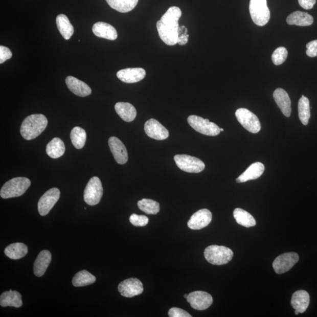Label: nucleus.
I'll return each mask as SVG.
<instances>
[{
  "label": "nucleus",
  "instance_id": "nucleus-1",
  "mask_svg": "<svg viewBox=\"0 0 317 317\" xmlns=\"http://www.w3.org/2000/svg\"><path fill=\"white\" fill-rule=\"evenodd\" d=\"M179 7H170L156 24L158 35L162 41L168 46H174L177 43L179 19L182 16Z\"/></svg>",
  "mask_w": 317,
  "mask_h": 317
},
{
  "label": "nucleus",
  "instance_id": "nucleus-2",
  "mask_svg": "<svg viewBox=\"0 0 317 317\" xmlns=\"http://www.w3.org/2000/svg\"><path fill=\"white\" fill-rule=\"evenodd\" d=\"M48 125L47 118L42 114H34L27 117L22 123L20 129L21 136L30 141L40 135Z\"/></svg>",
  "mask_w": 317,
  "mask_h": 317
},
{
  "label": "nucleus",
  "instance_id": "nucleus-3",
  "mask_svg": "<svg viewBox=\"0 0 317 317\" xmlns=\"http://www.w3.org/2000/svg\"><path fill=\"white\" fill-rule=\"evenodd\" d=\"M31 186V181L27 177H18L13 178L3 185L0 196L3 199L21 196Z\"/></svg>",
  "mask_w": 317,
  "mask_h": 317
},
{
  "label": "nucleus",
  "instance_id": "nucleus-4",
  "mask_svg": "<svg viewBox=\"0 0 317 317\" xmlns=\"http://www.w3.org/2000/svg\"><path fill=\"white\" fill-rule=\"evenodd\" d=\"M204 255L209 263L220 265L230 262L233 259V252L223 245H212L205 249Z\"/></svg>",
  "mask_w": 317,
  "mask_h": 317
},
{
  "label": "nucleus",
  "instance_id": "nucleus-5",
  "mask_svg": "<svg viewBox=\"0 0 317 317\" xmlns=\"http://www.w3.org/2000/svg\"><path fill=\"white\" fill-rule=\"evenodd\" d=\"M249 10L252 20L257 26H264L268 22L270 18V12L267 6V0H251Z\"/></svg>",
  "mask_w": 317,
  "mask_h": 317
},
{
  "label": "nucleus",
  "instance_id": "nucleus-6",
  "mask_svg": "<svg viewBox=\"0 0 317 317\" xmlns=\"http://www.w3.org/2000/svg\"><path fill=\"white\" fill-rule=\"evenodd\" d=\"M190 126L196 131L206 136L215 137L220 133V128L215 123L196 116H190L188 118Z\"/></svg>",
  "mask_w": 317,
  "mask_h": 317
},
{
  "label": "nucleus",
  "instance_id": "nucleus-7",
  "mask_svg": "<svg viewBox=\"0 0 317 317\" xmlns=\"http://www.w3.org/2000/svg\"><path fill=\"white\" fill-rule=\"evenodd\" d=\"M174 160L178 168L186 172L200 173L205 168L203 161L188 154H176L174 157Z\"/></svg>",
  "mask_w": 317,
  "mask_h": 317
},
{
  "label": "nucleus",
  "instance_id": "nucleus-8",
  "mask_svg": "<svg viewBox=\"0 0 317 317\" xmlns=\"http://www.w3.org/2000/svg\"><path fill=\"white\" fill-rule=\"evenodd\" d=\"M235 115L237 121L248 132L253 133L260 132V122L258 117L251 111L245 108H240L236 110Z\"/></svg>",
  "mask_w": 317,
  "mask_h": 317
},
{
  "label": "nucleus",
  "instance_id": "nucleus-9",
  "mask_svg": "<svg viewBox=\"0 0 317 317\" xmlns=\"http://www.w3.org/2000/svg\"><path fill=\"white\" fill-rule=\"evenodd\" d=\"M103 195V187L99 177L94 176L87 184L84 190V199L89 206H95L100 203Z\"/></svg>",
  "mask_w": 317,
  "mask_h": 317
},
{
  "label": "nucleus",
  "instance_id": "nucleus-10",
  "mask_svg": "<svg viewBox=\"0 0 317 317\" xmlns=\"http://www.w3.org/2000/svg\"><path fill=\"white\" fill-rule=\"evenodd\" d=\"M60 197L58 188H52L47 191L40 198L38 203L39 215L45 216L51 211Z\"/></svg>",
  "mask_w": 317,
  "mask_h": 317
},
{
  "label": "nucleus",
  "instance_id": "nucleus-11",
  "mask_svg": "<svg viewBox=\"0 0 317 317\" xmlns=\"http://www.w3.org/2000/svg\"><path fill=\"white\" fill-rule=\"evenodd\" d=\"M299 260V256L296 253H284L273 261V267L277 274H283L290 270Z\"/></svg>",
  "mask_w": 317,
  "mask_h": 317
},
{
  "label": "nucleus",
  "instance_id": "nucleus-12",
  "mask_svg": "<svg viewBox=\"0 0 317 317\" xmlns=\"http://www.w3.org/2000/svg\"><path fill=\"white\" fill-rule=\"evenodd\" d=\"M187 301L190 306L196 310H205L213 303L211 295L205 291H193L188 296Z\"/></svg>",
  "mask_w": 317,
  "mask_h": 317
},
{
  "label": "nucleus",
  "instance_id": "nucleus-13",
  "mask_svg": "<svg viewBox=\"0 0 317 317\" xmlns=\"http://www.w3.org/2000/svg\"><path fill=\"white\" fill-rule=\"evenodd\" d=\"M118 290L122 296L131 298L142 294L144 291V286L140 280L130 278L123 281L119 284Z\"/></svg>",
  "mask_w": 317,
  "mask_h": 317
},
{
  "label": "nucleus",
  "instance_id": "nucleus-14",
  "mask_svg": "<svg viewBox=\"0 0 317 317\" xmlns=\"http://www.w3.org/2000/svg\"><path fill=\"white\" fill-rule=\"evenodd\" d=\"M145 131L147 135L154 140H165L169 137L168 130L161 123L154 119L146 121L144 126Z\"/></svg>",
  "mask_w": 317,
  "mask_h": 317
},
{
  "label": "nucleus",
  "instance_id": "nucleus-15",
  "mask_svg": "<svg viewBox=\"0 0 317 317\" xmlns=\"http://www.w3.org/2000/svg\"><path fill=\"white\" fill-rule=\"evenodd\" d=\"M212 214L208 209L199 210L190 217L188 222V227L192 230H200L207 227L211 223Z\"/></svg>",
  "mask_w": 317,
  "mask_h": 317
},
{
  "label": "nucleus",
  "instance_id": "nucleus-16",
  "mask_svg": "<svg viewBox=\"0 0 317 317\" xmlns=\"http://www.w3.org/2000/svg\"><path fill=\"white\" fill-rule=\"evenodd\" d=\"M108 145L117 163L120 165L125 164L128 160V154L122 142L118 138L112 137L109 139Z\"/></svg>",
  "mask_w": 317,
  "mask_h": 317
},
{
  "label": "nucleus",
  "instance_id": "nucleus-17",
  "mask_svg": "<svg viewBox=\"0 0 317 317\" xmlns=\"http://www.w3.org/2000/svg\"><path fill=\"white\" fill-rule=\"evenodd\" d=\"M117 77L122 82L132 84L141 81L146 76V71L142 68H130L119 71Z\"/></svg>",
  "mask_w": 317,
  "mask_h": 317
},
{
  "label": "nucleus",
  "instance_id": "nucleus-18",
  "mask_svg": "<svg viewBox=\"0 0 317 317\" xmlns=\"http://www.w3.org/2000/svg\"><path fill=\"white\" fill-rule=\"evenodd\" d=\"M273 97L284 116L290 117L291 114V102L286 91L282 88H277L273 93Z\"/></svg>",
  "mask_w": 317,
  "mask_h": 317
},
{
  "label": "nucleus",
  "instance_id": "nucleus-19",
  "mask_svg": "<svg viewBox=\"0 0 317 317\" xmlns=\"http://www.w3.org/2000/svg\"><path fill=\"white\" fill-rule=\"evenodd\" d=\"M65 82L69 89L77 96L85 97L92 93L90 87L85 82L72 76H69L65 79Z\"/></svg>",
  "mask_w": 317,
  "mask_h": 317
},
{
  "label": "nucleus",
  "instance_id": "nucleus-20",
  "mask_svg": "<svg viewBox=\"0 0 317 317\" xmlns=\"http://www.w3.org/2000/svg\"><path fill=\"white\" fill-rule=\"evenodd\" d=\"M93 31L97 37L109 40H116L118 38L116 29L108 23L104 22L95 23L93 27Z\"/></svg>",
  "mask_w": 317,
  "mask_h": 317
},
{
  "label": "nucleus",
  "instance_id": "nucleus-21",
  "mask_svg": "<svg viewBox=\"0 0 317 317\" xmlns=\"http://www.w3.org/2000/svg\"><path fill=\"white\" fill-rule=\"evenodd\" d=\"M264 165L260 162L252 164L241 175L236 179L237 183H244L251 180L258 179L263 174Z\"/></svg>",
  "mask_w": 317,
  "mask_h": 317
},
{
  "label": "nucleus",
  "instance_id": "nucleus-22",
  "mask_svg": "<svg viewBox=\"0 0 317 317\" xmlns=\"http://www.w3.org/2000/svg\"><path fill=\"white\" fill-rule=\"evenodd\" d=\"M310 303V297L306 291H297L292 296L291 306L299 313L306 312Z\"/></svg>",
  "mask_w": 317,
  "mask_h": 317
},
{
  "label": "nucleus",
  "instance_id": "nucleus-23",
  "mask_svg": "<svg viewBox=\"0 0 317 317\" xmlns=\"http://www.w3.org/2000/svg\"><path fill=\"white\" fill-rule=\"evenodd\" d=\"M52 259V255L49 251H43L39 253L34 264V273L37 277L45 274Z\"/></svg>",
  "mask_w": 317,
  "mask_h": 317
},
{
  "label": "nucleus",
  "instance_id": "nucleus-24",
  "mask_svg": "<svg viewBox=\"0 0 317 317\" xmlns=\"http://www.w3.org/2000/svg\"><path fill=\"white\" fill-rule=\"evenodd\" d=\"M0 305L3 307H21L22 306V296L17 291L11 290L4 292L0 296Z\"/></svg>",
  "mask_w": 317,
  "mask_h": 317
},
{
  "label": "nucleus",
  "instance_id": "nucleus-25",
  "mask_svg": "<svg viewBox=\"0 0 317 317\" xmlns=\"http://www.w3.org/2000/svg\"><path fill=\"white\" fill-rule=\"evenodd\" d=\"M115 109L118 116L125 122H132L137 117V110L130 103L118 102L115 106Z\"/></svg>",
  "mask_w": 317,
  "mask_h": 317
},
{
  "label": "nucleus",
  "instance_id": "nucleus-26",
  "mask_svg": "<svg viewBox=\"0 0 317 317\" xmlns=\"http://www.w3.org/2000/svg\"><path fill=\"white\" fill-rule=\"evenodd\" d=\"M314 22V18L312 16L304 12L297 11L288 15L287 22L289 25L297 26H310Z\"/></svg>",
  "mask_w": 317,
  "mask_h": 317
},
{
  "label": "nucleus",
  "instance_id": "nucleus-27",
  "mask_svg": "<svg viewBox=\"0 0 317 317\" xmlns=\"http://www.w3.org/2000/svg\"><path fill=\"white\" fill-rule=\"evenodd\" d=\"M56 23L59 33L66 40H69L74 33V27L69 19L64 14H59L56 18Z\"/></svg>",
  "mask_w": 317,
  "mask_h": 317
},
{
  "label": "nucleus",
  "instance_id": "nucleus-28",
  "mask_svg": "<svg viewBox=\"0 0 317 317\" xmlns=\"http://www.w3.org/2000/svg\"><path fill=\"white\" fill-rule=\"evenodd\" d=\"M65 147L63 141L58 138H55L46 147V152L50 157L57 158L61 157L65 153Z\"/></svg>",
  "mask_w": 317,
  "mask_h": 317
},
{
  "label": "nucleus",
  "instance_id": "nucleus-29",
  "mask_svg": "<svg viewBox=\"0 0 317 317\" xmlns=\"http://www.w3.org/2000/svg\"><path fill=\"white\" fill-rule=\"evenodd\" d=\"M112 9L120 13H126L133 10L138 5V0H106Z\"/></svg>",
  "mask_w": 317,
  "mask_h": 317
},
{
  "label": "nucleus",
  "instance_id": "nucleus-30",
  "mask_svg": "<svg viewBox=\"0 0 317 317\" xmlns=\"http://www.w3.org/2000/svg\"><path fill=\"white\" fill-rule=\"evenodd\" d=\"M5 253L11 259L18 260L27 255L28 247L25 244L15 243L7 246L5 249Z\"/></svg>",
  "mask_w": 317,
  "mask_h": 317
},
{
  "label": "nucleus",
  "instance_id": "nucleus-31",
  "mask_svg": "<svg viewBox=\"0 0 317 317\" xmlns=\"http://www.w3.org/2000/svg\"><path fill=\"white\" fill-rule=\"evenodd\" d=\"M233 216L237 223L245 228L255 227L256 221L254 217L247 211L240 208H236L233 212Z\"/></svg>",
  "mask_w": 317,
  "mask_h": 317
},
{
  "label": "nucleus",
  "instance_id": "nucleus-32",
  "mask_svg": "<svg viewBox=\"0 0 317 317\" xmlns=\"http://www.w3.org/2000/svg\"><path fill=\"white\" fill-rule=\"evenodd\" d=\"M298 110L300 121L304 125H308L311 117L310 101L304 95L300 99Z\"/></svg>",
  "mask_w": 317,
  "mask_h": 317
},
{
  "label": "nucleus",
  "instance_id": "nucleus-33",
  "mask_svg": "<svg viewBox=\"0 0 317 317\" xmlns=\"http://www.w3.org/2000/svg\"><path fill=\"white\" fill-rule=\"evenodd\" d=\"M70 138L74 147L77 149H81L85 144L86 133L85 130L80 127H75L71 130Z\"/></svg>",
  "mask_w": 317,
  "mask_h": 317
},
{
  "label": "nucleus",
  "instance_id": "nucleus-34",
  "mask_svg": "<svg viewBox=\"0 0 317 317\" xmlns=\"http://www.w3.org/2000/svg\"><path fill=\"white\" fill-rule=\"evenodd\" d=\"M96 281V277L88 271L82 270L75 275L73 279V284L75 287H83L92 284Z\"/></svg>",
  "mask_w": 317,
  "mask_h": 317
},
{
  "label": "nucleus",
  "instance_id": "nucleus-35",
  "mask_svg": "<svg viewBox=\"0 0 317 317\" xmlns=\"http://www.w3.org/2000/svg\"><path fill=\"white\" fill-rule=\"evenodd\" d=\"M138 208L148 215H156L160 211V203L151 199H143L138 202Z\"/></svg>",
  "mask_w": 317,
  "mask_h": 317
},
{
  "label": "nucleus",
  "instance_id": "nucleus-36",
  "mask_svg": "<svg viewBox=\"0 0 317 317\" xmlns=\"http://www.w3.org/2000/svg\"><path fill=\"white\" fill-rule=\"evenodd\" d=\"M288 52L285 48L281 47L277 49L272 54V61L276 65L282 64L287 58Z\"/></svg>",
  "mask_w": 317,
  "mask_h": 317
},
{
  "label": "nucleus",
  "instance_id": "nucleus-37",
  "mask_svg": "<svg viewBox=\"0 0 317 317\" xmlns=\"http://www.w3.org/2000/svg\"><path fill=\"white\" fill-rule=\"evenodd\" d=\"M130 223L134 227H143L147 225L149 219L147 216L144 215H138L137 214H132L129 217Z\"/></svg>",
  "mask_w": 317,
  "mask_h": 317
},
{
  "label": "nucleus",
  "instance_id": "nucleus-38",
  "mask_svg": "<svg viewBox=\"0 0 317 317\" xmlns=\"http://www.w3.org/2000/svg\"><path fill=\"white\" fill-rule=\"evenodd\" d=\"M168 315L170 317H192V315L187 311L183 309L176 307L170 308Z\"/></svg>",
  "mask_w": 317,
  "mask_h": 317
},
{
  "label": "nucleus",
  "instance_id": "nucleus-39",
  "mask_svg": "<svg viewBox=\"0 0 317 317\" xmlns=\"http://www.w3.org/2000/svg\"><path fill=\"white\" fill-rule=\"evenodd\" d=\"M12 56H13V54H12L9 48L3 46H0V63L6 62Z\"/></svg>",
  "mask_w": 317,
  "mask_h": 317
},
{
  "label": "nucleus",
  "instance_id": "nucleus-40",
  "mask_svg": "<svg viewBox=\"0 0 317 317\" xmlns=\"http://www.w3.org/2000/svg\"><path fill=\"white\" fill-rule=\"evenodd\" d=\"M306 54L308 57H315L317 56V39L308 42L306 46Z\"/></svg>",
  "mask_w": 317,
  "mask_h": 317
},
{
  "label": "nucleus",
  "instance_id": "nucleus-41",
  "mask_svg": "<svg viewBox=\"0 0 317 317\" xmlns=\"http://www.w3.org/2000/svg\"><path fill=\"white\" fill-rule=\"evenodd\" d=\"M299 5L305 10L312 9L315 5L316 0H298Z\"/></svg>",
  "mask_w": 317,
  "mask_h": 317
},
{
  "label": "nucleus",
  "instance_id": "nucleus-42",
  "mask_svg": "<svg viewBox=\"0 0 317 317\" xmlns=\"http://www.w3.org/2000/svg\"><path fill=\"white\" fill-rule=\"evenodd\" d=\"M189 35L188 34H182L178 37L177 43L180 46H184L188 42Z\"/></svg>",
  "mask_w": 317,
  "mask_h": 317
},
{
  "label": "nucleus",
  "instance_id": "nucleus-43",
  "mask_svg": "<svg viewBox=\"0 0 317 317\" xmlns=\"http://www.w3.org/2000/svg\"><path fill=\"white\" fill-rule=\"evenodd\" d=\"M299 314H300V313L298 311L295 310V314L296 315H299Z\"/></svg>",
  "mask_w": 317,
  "mask_h": 317
},
{
  "label": "nucleus",
  "instance_id": "nucleus-44",
  "mask_svg": "<svg viewBox=\"0 0 317 317\" xmlns=\"http://www.w3.org/2000/svg\"><path fill=\"white\" fill-rule=\"evenodd\" d=\"M220 131L221 132L224 131V129L223 128H220Z\"/></svg>",
  "mask_w": 317,
  "mask_h": 317
},
{
  "label": "nucleus",
  "instance_id": "nucleus-45",
  "mask_svg": "<svg viewBox=\"0 0 317 317\" xmlns=\"http://www.w3.org/2000/svg\"><path fill=\"white\" fill-rule=\"evenodd\" d=\"M188 296V295H185V298L187 299Z\"/></svg>",
  "mask_w": 317,
  "mask_h": 317
}]
</instances>
